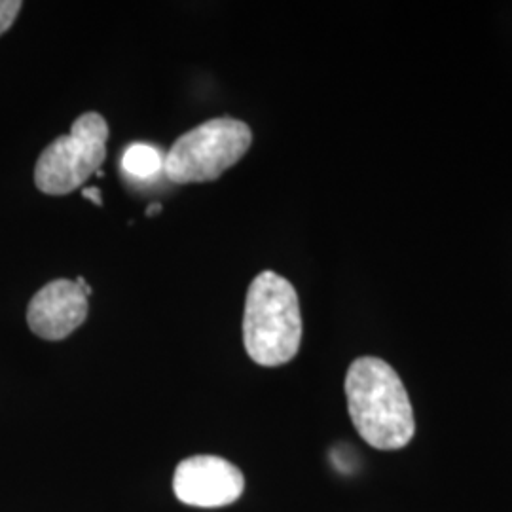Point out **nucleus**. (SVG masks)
<instances>
[{
    "label": "nucleus",
    "mask_w": 512,
    "mask_h": 512,
    "mask_svg": "<svg viewBox=\"0 0 512 512\" xmlns=\"http://www.w3.org/2000/svg\"><path fill=\"white\" fill-rule=\"evenodd\" d=\"M165 156L152 145L135 143L124 152L122 167L133 179L150 181L164 173Z\"/></svg>",
    "instance_id": "0eeeda50"
},
{
    "label": "nucleus",
    "mask_w": 512,
    "mask_h": 512,
    "mask_svg": "<svg viewBox=\"0 0 512 512\" xmlns=\"http://www.w3.org/2000/svg\"><path fill=\"white\" fill-rule=\"evenodd\" d=\"M302 342V315L296 289L275 272H262L251 281L243 315V344L260 366L293 361Z\"/></svg>",
    "instance_id": "f03ea898"
},
{
    "label": "nucleus",
    "mask_w": 512,
    "mask_h": 512,
    "mask_svg": "<svg viewBox=\"0 0 512 512\" xmlns=\"http://www.w3.org/2000/svg\"><path fill=\"white\" fill-rule=\"evenodd\" d=\"M245 478L236 465L219 456H192L179 463L173 490L184 505L217 509L238 501Z\"/></svg>",
    "instance_id": "39448f33"
},
{
    "label": "nucleus",
    "mask_w": 512,
    "mask_h": 512,
    "mask_svg": "<svg viewBox=\"0 0 512 512\" xmlns=\"http://www.w3.org/2000/svg\"><path fill=\"white\" fill-rule=\"evenodd\" d=\"M351 421L376 450H401L416 433L414 410L399 374L378 357H359L346 374Z\"/></svg>",
    "instance_id": "f257e3e1"
},
{
    "label": "nucleus",
    "mask_w": 512,
    "mask_h": 512,
    "mask_svg": "<svg viewBox=\"0 0 512 512\" xmlns=\"http://www.w3.org/2000/svg\"><path fill=\"white\" fill-rule=\"evenodd\" d=\"M253 143L251 128L234 118H213L186 131L165 156L164 173L177 184L211 183L238 164Z\"/></svg>",
    "instance_id": "7ed1b4c3"
},
{
    "label": "nucleus",
    "mask_w": 512,
    "mask_h": 512,
    "mask_svg": "<svg viewBox=\"0 0 512 512\" xmlns=\"http://www.w3.org/2000/svg\"><path fill=\"white\" fill-rule=\"evenodd\" d=\"M156 213H162V205H160V203H152L147 209L148 217H152V215H156Z\"/></svg>",
    "instance_id": "9d476101"
},
{
    "label": "nucleus",
    "mask_w": 512,
    "mask_h": 512,
    "mask_svg": "<svg viewBox=\"0 0 512 512\" xmlns=\"http://www.w3.org/2000/svg\"><path fill=\"white\" fill-rule=\"evenodd\" d=\"M21 6L23 4L19 0H0V35H4L14 25Z\"/></svg>",
    "instance_id": "6e6552de"
},
{
    "label": "nucleus",
    "mask_w": 512,
    "mask_h": 512,
    "mask_svg": "<svg viewBox=\"0 0 512 512\" xmlns=\"http://www.w3.org/2000/svg\"><path fill=\"white\" fill-rule=\"evenodd\" d=\"M86 317L88 296L71 279L50 281L27 306L29 329L48 342L65 340L86 321Z\"/></svg>",
    "instance_id": "423d86ee"
},
{
    "label": "nucleus",
    "mask_w": 512,
    "mask_h": 512,
    "mask_svg": "<svg viewBox=\"0 0 512 512\" xmlns=\"http://www.w3.org/2000/svg\"><path fill=\"white\" fill-rule=\"evenodd\" d=\"M82 196L84 198H90L95 205H101V194H99V190L97 188H84L82 190Z\"/></svg>",
    "instance_id": "1a4fd4ad"
},
{
    "label": "nucleus",
    "mask_w": 512,
    "mask_h": 512,
    "mask_svg": "<svg viewBox=\"0 0 512 512\" xmlns=\"http://www.w3.org/2000/svg\"><path fill=\"white\" fill-rule=\"evenodd\" d=\"M109 124L97 112L74 120L69 135L42 150L35 165V184L42 194L65 196L78 190L107 158Z\"/></svg>",
    "instance_id": "20e7f679"
}]
</instances>
